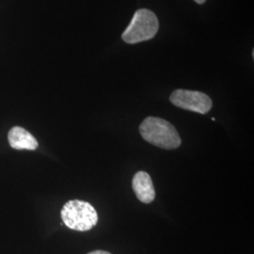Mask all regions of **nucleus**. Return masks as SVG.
Instances as JSON below:
<instances>
[{"label": "nucleus", "mask_w": 254, "mask_h": 254, "mask_svg": "<svg viewBox=\"0 0 254 254\" xmlns=\"http://www.w3.org/2000/svg\"><path fill=\"white\" fill-rule=\"evenodd\" d=\"M9 145L15 150L34 151L39 146L36 138L25 128L12 127L8 134Z\"/></svg>", "instance_id": "6"}, {"label": "nucleus", "mask_w": 254, "mask_h": 254, "mask_svg": "<svg viewBox=\"0 0 254 254\" xmlns=\"http://www.w3.org/2000/svg\"><path fill=\"white\" fill-rule=\"evenodd\" d=\"M64 224L74 231L87 232L98 222V215L91 203L84 200H69L61 212Z\"/></svg>", "instance_id": "2"}, {"label": "nucleus", "mask_w": 254, "mask_h": 254, "mask_svg": "<svg viewBox=\"0 0 254 254\" xmlns=\"http://www.w3.org/2000/svg\"><path fill=\"white\" fill-rule=\"evenodd\" d=\"M132 189L136 198L143 203H151L155 198L154 184L151 176L145 172L136 173L132 180Z\"/></svg>", "instance_id": "5"}, {"label": "nucleus", "mask_w": 254, "mask_h": 254, "mask_svg": "<svg viewBox=\"0 0 254 254\" xmlns=\"http://www.w3.org/2000/svg\"><path fill=\"white\" fill-rule=\"evenodd\" d=\"M158 19L152 10L138 9L135 12L122 38L127 44L134 45L153 39L158 31Z\"/></svg>", "instance_id": "3"}, {"label": "nucleus", "mask_w": 254, "mask_h": 254, "mask_svg": "<svg viewBox=\"0 0 254 254\" xmlns=\"http://www.w3.org/2000/svg\"><path fill=\"white\" fill-rule=\"evenodd\" d=\"M138 129L144 140L161 149L174 150L182 144L176 128L164 119L147 117Z\"/></svg>", "instance_id": "1"}, {"label": "nucleus", "mask_w": 254, "mask_h": 254, "mask_svg": "<svg viewBox=\"0 0 254 254\" xmlns=\"http://www.w3.org/2000/svg\"><path fill=\"white\" fill-rule=\"evenodd\" d=\"M111 254L109 252H106V251H100V250H98V251H94V252H91L90 254Z\"/></svg>", "instance_id": "7"}, {"label": "nucleus", "mask_w": 254, "mask_h": 254, "mask_svg": "<svg viewBox=\"0 0 254 254\" xmlns=\"http://www.w3.org/2000/svg\"><path fill=\"white\" fill-rule=\"evenodd\" d=\"M170 101L177 108L200 114H206L213 106L212 100L207 94L188 90H175L171 94Z\"/></svg>", "instance_id": "4"}, {"label": "nucleus", "mask_w": 254, "mask_h": 254, "mask_svg": "<svg viewBox=\"0 0 254 254\" xmlns=\"http://www.w3.org/2000/svg\"><path fill=\"white\" fill-rule=\"evenodd\" d=\"M196 3H198V4H203L206 0H194Z\"/></svg>", "instance_id": "8"}]
</instances>
